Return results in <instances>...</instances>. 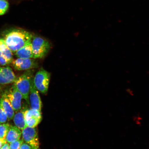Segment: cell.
<instances>
[{
  "mask_svg": "<svg viewBox=\"0 0 149 149\" xmlns=\"http://www.w3.org/2000/svg\"><path fill=\"white\" fill-rule=\"evenodd\" d=\"M24 116L27 127L35 128L42 120L41 112L32 109L24 111Z\"/></svg>",
  "mask_w": 149,
  "mask_h": 149,
  "instance_id": "8",
  "label": "cell"
},
{
  "mask_svg": "<svg viewBox=\"0 0 149 149\" xmlns=\"http://www.w3.org/2000/svg\"><path fill=\"white\" fill-rule=\"evenodd\" d=\"M15 55L18 58H33L31 41L15 52Z\"/></svg>",
  "mask_w": 149,
  "mask_h": 149,
  "instance_id": "12",
  "label": "cell"
},
{
  "mask_svg": "<svg viewBox=\"0 0 149 149\" xmlns=\"http://www.w3.org/2000/svg\"><path fill=\"white\" fill-rule=\"evenodd\" d=\"M0 52L8 61L9 64H11L14 60L13 53L3 38L0 39Z\"/></svg>",
  "mask_w": 149,
  "mask_h": 149,
  "instance_id": "14",
  "label": "cell"
},
{
  "mask_svg": "<svg viewBox=\"0 0 149 149\" xmlns=\"http://www.w3.org/2000/svg\"><path fill=\"white\" fill-rule=\"evenodd\" d=\"M9 64L8 61L5 58L2 54L0 52V65L1 66H5Z\"/></svg>",
  "mask_w": 149,
  "mask_h": 149,
  "instance_id": "20",
  "label": "cell"
},
{
  "mask_svg": "<svg viewBox=\"0 0 149 149\" xmlns=\"http://www.w3.org/2000/svg\"><path fill=\"white\" fill-rule=\"evenodd\" d=\"M33 36V33L25 30L12 29L4 31L2 38L12 53H15L31 42Z\"/></svg>",
  "mask_w": 149,
  "mask_h": 149,
  "instance_id": "1",
  "label": "cell"
},
{
  "mask_svg": "<svg viewBox=\"0 0 149 149\" xmlns=\"http://www.w3.org/2000/svg\"><path fill=\"white\" fill-rule=\"evenodd\" d=\"M33 58H42L47 55L51 48L48 40L41 37L33 35L31 41Z\"/></svg>",
  "mask_w": 149,
  "mask_h": 149,
  "instance_id": "3",
  "label": "cell"
},
{
  "mask_svg": "<svg viewBox=\"0 0 149 149\" xmlns=\"http://www.w3.org/2000/svg\"><path fill=\"white\" fill-rule=\"evenodd\" d=\"M8 120V117L1 104H0V124L5 123Z\"/></svg>",
  "mask_w": 149,
  "mask_h": 149,
  "instance_id": "19",
  "label": "cell"
},
{
  "mask_svg": "<svg viewBox=\"0 0 149 149\" xmlns=\"http://www.w3.org/2000/svg\"><path fill=\"white\" fill-rule=\"evenodd\" d=\"M0 149H10L9 143L7 142Z\"/></svg>",
  "mask_w": 149,
  "mask_h": 149,
  "instance_id": "22",
  "label": "cell"
},
{
  "mask_svg": "<svg viewBox=\"0 0 149 149\" xmlns=\"http://www.w3.org/2000/svg\"><path fill=\"white\" fill-rule=\"evenodd\" d=\"M24 142L23 139H22L11 143L9 144L10 149H20V147Z\"/></svg>",
  "mask_w": 149,
  "mask_h": 149,
  "instance_id": "18",
  "label": "cell"
},
{
  "mask_svg": "<svg viewBox=\"0 0 149 149\" xmlns=\"http://www.w3.org/2000/svg\"><path fill=\"white\" fill-rule=\"evenodd\" d=\"M33 79L31 82L30 91V100L31 109L37 110L41 112L42 102L38 90L35 87L33 83Z\"/></svg>",
  "mask_w": 149,
  "mask_h": 149,
  "instance_id": "9",
  "label": "cell"
},
{
  "mask_svg": "<svg viewBox=\"0 0 149 149\" xmlns=\"http://www.w3.org/2000/svg\"><path fill=\"white\" fill-rule=\"evenodd\" d=\"M13 120L15 125L20 130H22L27 127L24 116V111L17 112L16 114H15Z\"/></svg>",
  "mask_w": 149,
  "mask_h": 149,
  "instance_id": "15",
  "label": "cell"
},
{
  "mask_svg": "<svg viewBox=\"0 0 149 149\" xmlns=\"http://www.w3.org/2000/svg\"><path fill=\"white\" fill-rule=\"evenodd\" d=\"M0 104L6 113L8 120H13L15 114V111L7 97L6 92L2 94L0 99Z\"/></svg>",
  "mask_w": 149,
  "mask_h": 149,
  "instance_id": "11",
  "label": "cell"
},
{
  "mask_svg": "<svg viewBox=\"0 0 149 149\" xmlns=\"http://www.w3.org/2000/svg\"><path fill=\"white\" fill-rule=\"evenodd\" d=\"M20 149H33L30 145L26 143H23L21 145Z\"/></svg>",
  "mask_w": 149,
  "mask_h": 149,
  "instance_id": "21",
  "label": "cell"
},
{
  "mask_svg": "<svg viewBox=\"0 0 149 149\" xmlns=\"http://www.w3.org/2000/svg\"><path fill=\"white\" fill-rule=\"evenodd\" d=\"M10 126L8 123L0 124V139L6 140Z\"/></svg>",
  "mask_w": 149,
  "mask_h": 149,
  "instance_id": "16",
  "label": "cell"
},
{
  "mask_svg": "<svg viewBox=\"0 0 149 149\" xmlns=\"http://www.w3.org/2000/svg\"><path fill=\"white\" fill-rule=\"evenodd\" d=\"M33 70H27L22 75L16 77L14 82L15 86L21 93L24 99L28 102H29L30 91L33 78Z\"/></svg>",
  "mask_w": 149,
  "mask_h": 149,
  "instance_id": "2",
  "label": "cell"
},
{
  "mask_svg": "<svg viewBox=\"0 0 149 149\" xmlns=\"http://www.w3.org/2000/svg\"><path fill=\"white\" fill-rule=\"evenodd\" d=\"M1 87L0 86V96H1ZM0 99H1V98H0Z\"/></svg>",
  "mask_w": 149,
  "mask_h": 149,
  "instance_id": "24",
  "label": "cell"
},
{
  "mask_svg": "<svg viewBox=\"0 0 149 149\" xmlns=\"http://www.w3.org/2000/svg\"><path fill=\"white\" fill-rule=\"evenodd\" d=\"M6 92L15 111L17 112L19 111L21 109L22 100L23 98L21 93L14 85Z\"/></svg>",
  "mask_w": 149,
  "mask_h": 149,
  "instance_id": "6",
  "label": "cell"
},
{
  "mask_svg": "<svg viewBox=\"0 0 149 149\" xmlns=\"http://www.w3.org/2000/svg\"><path fill=\"white\" fill-rule=\"evenodd\" d=\"M22 135L21 130L15 126L11 125L7 134L6 141L9 143L14 142L20 139Z\"/></svg>",
  "mask_w": 149,
  "mask_h": 149,
  "instance_id": "13",
  "label": "cell"
},
{
  "mask_svg": "<svg viewBox=\"0 0 149 149\" xmlns=\"http://www.w3.org/2000/svg\"><path fill=\"white\" fill-rule=\"evenodd\" d=\"M9 4L7 0H0V16L5 14L8 10Z\"/></svg>",
  "mask_w": 149,
  "mask_h": 149,
  "instance_id": "17",
  "label": "cell"
},
{
  "mask_svg": "<svg viewBox=\"0 0 149 149\" xmlns=\"http://www.w3.org/2000/svg\"><path fill=\"white\" fill-rule=\"evenodd\" d=\"M50 78L49 72L41 68L33 78V83L35 87L42 94H46L49 88Z\"/></svg>",
  "mask_w": 149,
  "mask_h": 149,
  "instance_id": "4",
  "label": "cell"
},
{
  "mask_svg": "<svg viewBox=\"0 0 149 149\" xmlns=\"http://www.w3.org/2000/svg\"><path fill=\"white\" fill-rule=\"evenodd\" d=\"M6 141L5 139H0V148L3 146V145L6 143Z\"/></svg>",
  "mask_w": 149,
  "mask_h": 149,
  "instance_id": "23",
  "label": "cell"
},
{
  "mask_svg": "<svg viewBox=\"0 0 149 149\" xmlns=\"http://www.w3.org/2000/svg\"><path fill=\"white\" fill-rule=\"evenodd\" d=\"M11 63L15 69L17 70H27L38 67V62L34 58H18Z\"/></svg>",
  "mask_w": 149,
  "mask_h": 149,
  "instance_id": "7",
  "label": "cell"
},
{
  "mask_svg": "<svg viewBox=\"0 0 149 149\" xmlns=\"http://www.w3.org/2000/svg\"><path fill=\"white\" fill-rule=\"evenodd\" d=\"M22 132L24 141L30 145L33 149H38L40 143L36 128L27 127L22 130Z\"/></svg>",
  "mask_w": 149,
  "mask_h": 149,
  "instance_id": "5",
  "label": "cell"
},
{
  "mask_svg": "<svg viewBox=\"0 0 149 149\" xmlns=\"http://www.w3.org/2000/svg\"><path fill=\"white\" fill-rule=\"evenodd\" d=\"M16 77L12 68L9 66L0 65V84L5 85L14 83Z\"/></svg>",
  "mask_w": 149,
  "mask_h": 149,
  "instance_id": "10",
  "label": "cell"
}]
</instances>
